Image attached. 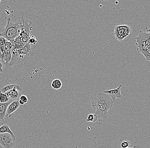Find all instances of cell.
Segmentation results:
<instances>
[{
    "instance_id": "18",
    "label": "cell",
    "mask_w": 150,
    "mask_h": 148,
    "mask_svg": "<svg viewBox=\"0 0 150 148\" xmlns=\"http://www.w3.org/2000/svg\"><path fill=\"white\" fill-rule=\"evenodd\" d=\"M62 84L60 80L59 79H55L52 81L51 83V86L53 89L55 90H59L62 88Z\"/></svg>"
},
{
    "instance_id": "19",
    "label": "cell",
    "mask_w": 150,
    "mask_h": 148,
    "mask_svg": "<svg viewBox=\"0 0 150 148\" xmlns=\"http://www.w3.org/2000/svg\"><path fill=\"white\" fill-rule=\"evenodd\" d=\"M9 98L5 93H2L0 91V103H4L9 102Z\"/></svg>"
},
{
    "instance_id": "7",
    "label": "cell",
    "mask_w": 150,
    "mask_h": 148,
    "mask_svg": "<svg viewBox=\"0 0 150 148\" xmlns=\"http://www.w3.org/2000/svg\"><path fill=\"white\" fill-rule=\"evenodd\" d=\"M15 141L8 133L0 134V145L4 148H14Z\"/></svg>"
},
{
    "instance_id": "5",
    "label": "cell",
    "mask_w": 150,
    "mask_h": 148,
    "mask_svg": "<svg viewBox=\"0 0 150 148\" xmlns=\"http://www.w3.org/2000/svg\"><path fill=\"white\" fill-rule=\"evenodd\" d=\"M113 102L111 101L104 105L98 107L95 109L94 114L98 117V123H102L107 119L108 112L112 108Z\"/></svg>"
},
{
    "instance_id": "1",
    "label": "cell",
    "mask_w": 150,
    "mask_h": 148,
    "mask_svg": "<svg viewBox=\"0 0 150 148\" xmlns=\"http://www.w3.org/2000/svg\"><path fill=\"white\" fill-rule=\"evenodd\" d=\"M44 32L45 27L42 18L28 12H24L23 26L21 33L27 34L29 39L35 38L39 42L43 38Z\"/></svg>"
},
{
    "instance_id": "11",
    "label": "cell",
    "mask_w": 150,
    "mask_h": 148,
    "mask_svg": "<svg viewBox=\"0 0 150 148\" xmlns=\"http://www.w3.org/2000/svg\"><path fill=\"white\" fill-rule=\"evenodd\" d=\"M5 93L8 96L9 101L11 102L19 101L20 97L21 96V91L17 89H13L11 90L8 91Z\"/></svg>"
},
{
    "instance_id": "9",
    "label": "cell",
    "mask_w": 150,
    "mask_h": 148,
    "mask_svg": "<svg viewBox=\"0 0 150 148\" xmlns=\"http://www.w3.org/2000/svg\"><path fill=\"white\" fill-rule=\"evenodd\" d=\"M18 52L23 61L28 59L32 54L31 48L29 43L26 44L21 49L18 50Z\"/></svg>"
},
{
    "instance_id": "14",
    "label": "cell",
    "mask_w": 150,
    "mask_h": 148,
    "mask_svg": "<svg viewBox=\"0 0 150 148\" xmlns=\"http://www.w3.org/2000/svg\"><path fill=\"white\" fill-rule=\"evenodd\" d=\"M11 42L13 45L12 49H21L25 45L19 36L13 39Z\"/></svg>"
},
{
    "instance_id": "29",
    "label": "cell",
    "mask_w": 150,
    "mask_h": 148,
    "mask_svg": "<svg viewBox=\"0 0 150 148\" xmlns=\"http://www.w3.org/2000/svg\"><path fill=\"white\" fill-rule=\"evenodd\" d=\"M2 122L0 120V127H1V126L2 125Z\"/></svg>"
},
{
    "instance_id": "15",
    "label": "cell",
    "mask_w": 150,
    "mask_h": 148,
    "mask_svg": "<svg viewBox=\"0 0 150 148\" xmlns=\"http://www.w3.org/2000/svg\"><path fill=\"white\" fill-rule=\"evenodd\" d=\"M8 133L11 135L14 140H16V137L13 133L9 128V125H2L0 127V134Z\"/></svg>"
},
{
    "instance_id": "10",
    "label": "cell",
    "mask_w": 150,
    "mask_h": 148,
    "mask_svg": "<svg viewBox=\"0 0 150 148\" xmlns=\"http://www.w3.org/2000/svg\"><path fill=\"white\" fill-rule=\"evenodd\" d=\"M122 85H120L117 89H115L110 90L104 91L103 93L108 95L112 99V101L114 102L116 101L117 98H120L122 97L121 94L120 89Z\"/></svg>"
},
{
    "instance_id": "24",
    "label": "cell",
    "mask_w": 150,
    "mask_h": 148,
    "mask_svg": "<svg viewBox=\"0 0 150 148\" xmlns=\"http://www.w3.org/2000/svg\"><path fill=\"white\" fill-rule=\"evenodd\" d=\"M7 40L3 37H0V47L4 45Z\"/></svg>"
},
{
    "instance_id": "25",
    "label": "cell",
    "mask_w": 150,
    "mask_h": 148,
    "mask_svg": "<svg viewBox=\"0 0 150 148\" xmlns=\"http://www.w3.org/2000/svg\"><path fill=\"white\" fill-rule=\"evenodd\" d=\"M4 45L6 46L9 47V48L11 49H12V48H13V45H12V43H11V42H9V41H6V42L5 43Z\"/></svg>"
},
{
    "instance_id": "2",
    "label": "cell",
    "mask_w": 150,
    "mask_h": 148,
    "mask_svg": "<svg viewBox=\"0 0 150 148\" xmlns=\"http://www.w3.org/2000/svg\"><path fill=\"white\" fill-rule=\"evenodd\" d=\"M23 12H19L12 18H7L6 25L0 30V37L10 42L18 37L23 26Z\"/></svg>"
},
{
    "instance_id": "13",
    "label": "cell",
    "mask_w": 150,
    "mask_h": 148,
    "mask_svg": "<svg viewBox=\"0 0 150 148\" xmlns=\"http://www.w3.org/2000/svg\"><path fill=\"white\" fill-rule=\"evenodd\" d=\"M11 102H12L9 101L8 103H0V120L2 122L4 121L7 107Z\"/></svg>"
},
{
    "instance_id": "12",
    "label": "cell",
    "mask_w": 150,
    "mask_h": 148,
    "mask_svg": "<svg viewBox=\"0 0 150 148\" xmlns=\"http://www.w3.org/2000/svg\"><path fill=\"white\" fill-rule=\"evenodd\" d=\"M20 104L19 101H16L11 102L7 107L6 114V117H8L18 109Z\"/></svg>"
},
{
    "instance_id": "21",
    "label": "cell",
    "mask_w": 150,
    "mask_h": 148,
    "mask_svg": "<svg viewBox=\"0 0 150 148\" xmlns=\"http://www.w3.org/2000/svg\"><path fill=\"white\" fill-rule=\"evenodd\" d=\"M143 54L146 58V60L150 61V47Z\"/></svg>"
},
{
    "instance_id": "3",
    "label": "cell",
    "mask_w": 150,
    "mask_h": 148,
    "mask_svg": "<svg viewBox=\"0 0 150 148\" xmlns=\"http://www.w3.org/2000/svg\"><path fill=\"white\" fill-rule=\"evenodd\" d=\"M136 39L138 52L143 54L150 47V33L140 31Z\"/></svg>"
},
{
    "instance_id": "4",
    "label": "cell",
    "mask_w": 150,
    "mask_h": 148,
    "mask_svg": "<svg viewBox=\"0 0 150 148\" xmlns=\"http://www.w3.org/2000/svg\"><path fill=\"white\" fill-rule=\"evenodd\" d=\"M131 33V28L127 24L117 25L114 28L113 35L117 40L122 42L125 38L129 36Z\"/></svg>"
},
{
    "instance_id": "17",
    "label": "cell",
    "mask_w": 150,
    "mask_h": 148,
    "mask_svg": "<svg viewBox=\"0 0 150 148\" xmlns=\"http://www.w3.org/2000/svg\"><path fill=\"white\" fill-rule=\"evenodd\" d=\"M14 89H18V90L21 91H22V89H21L20 86L16 85H10L4 87V88H3L2 89H1V90L0 91L2 93H5L6 92L11 90Z\"/></svg>"
},
{
    "instance_id": "23",
    "label": "cell",
    "mask_w": 150,
    "mask_h": 148,
    "mask_svg": "<svg viewBox=\"0 0 150 148\" xmlns=\"http://www.w3.org/2000/svg\"><path fill=\"white\" fill-rule=\"evenodd\" d=\"M130 145V141L125 140V141H123L122 142L121 146L122 148H128Z\"/></svg>"
},
{
    "instance_id": "20",
    "label": "cell",
    "mask_w": 150,
    "mask_h": 148,
    "mask_svg": "<svg viewBox=\"0 0 150 148\" xmlns=\"http://www.w3.org/2000/svg\"><path fill=\"white\" fill-rule=\"evenodd\" d=\"M98 120V117L94 114H90L88 115V118L86 120L87 122H96Z\"/></svg>"
},
{
    "instance_id": "6",
    "label": "cell",
    "mask_w": 150,
    "mask_h": 148,
    "mask_svg": "<svg viewBox=\"0 0 150 148\" xmlns=\"http://www.w3.org/2000/svg\"><path fill=\"white\" fill-rule=\"evenodd\" d=\"M111 101H112V99L107 94L103 92L100 93L94 99L91 104L92 107L96 109L98 107L104 105Z\"/></svg>"
},
{
    "instance_id": "26",
    "label": "cell",
    "mask_w": 150,
    "mask_h": 148,
    "mask_svg": "<svg viewBox=\"0 0 150 148\" xmlns=\"http://www.w3.org/2000/svg\"><path fill=\"white\" fill-rule=\"evenodd\" d=\"M6 48V46L5 45L0 47V52L1 53H3V54H4Z\"/></svg>"
},
{
    "instance_id": "30",
    "label": "cell",
    "mask_w": 150,
    "mask_h": 148,
    "mask_svg": "<svg viewBox=\"0 0 150 148\" xmlns=\"http://www.w3.org/2000/svg\"><path fill=\"white\" fill-rule=\"evenodd\" d=\"M147 31L148 32H150V29H149V30H147Z\"/></svg>"
},
{
    "instance_id": "16",
    "label": "cell",
    "mask_w": 150,
    "mask_h": 148,
    "mask_svg": "<svg viewBox=\"0 0 150 148\" xmlns=\"http://www.w3.org/2000/svg\"><path fill=\"white\" fill-rule=\"evenodd\" d=\"M11 59V49L8 47L6 46L4 53V63L6 64L10 62Z\"/></svg>"
},
{
    "instance_id": "8",
    "label": "cell",
    "mask_w": 150,
    "mask_h": 148,
    "mask_svg": "<svg viewBox=\"0 0 150 148\" xmlns=\"http://www.w3.org/2000/svg\"><path fill=\"white\" fill-rule=\"evenodd\" d=\"M23 61L22 58L21 57L18 52V50H11V59L10 62L8 63L6 65L10 67L15 64Z\"/></svg>"
},
{
    "instance_id": "22",
    "label": "cell",
    "mask_w": 150,
    "mask_h": 148,
    "mask_svg": "<svg viewBox=\"0 0 150 148\" xmlns=\"http://www.w3.org/2000/svg\"><path fill=\"white\" fill-rule=\"evenodd\" d=\"M19 101H21L23 102L24 104L27 103L28 101V97L25 95H21V96L20 97Z\"/></svg>"
},
{
    "instance_id": "27",
    "label": "cell",
    "mask_w": 150,
    "mask_h": 148,
    "mask_svg": "<svg viewBox=\"0 0 150 148\" xmlns=\"http://www.w3.org/2000/svg\"><path fill=\"white\" fill-rule=\"evenodd\" d=\"M3 64L1 62H0V73H2L3 72Z\"/></svg>"
},
{
    "instance_id": "28",
    "label": "cell",
    "mask_w": 150,
    "mask_h": 148,
    "mask_svg": "<svg viewBox=\"0 0 150 148\" xmlns=\"http://www.w3.org/2000/svg\"><path fill=\"white\" fill-rule=\"evenodd\" d=\"M140 148V146L139 145H135V146H134L133 148Z\"/></svg>"
}]
</instances>
